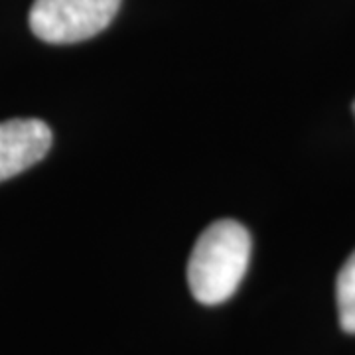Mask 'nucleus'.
Returning a JSON list of instances; mask_svg holds the SVG:
<instances>
[{"mask_svg": "<svg viewBox=\"0 0 355 355\" xmlns=\"http://www.w3.org/2000/svg\"><path fill=\"white\" fill-rule=\"evenodd\" d=\"M354 113H355V103H354Z\"/></svg>", "mask_w": 355, "mask_h": 355, "instance_id": "39448f33", "label": "nucleus"}, {"mask_svg": "<svg viewBox=\"0 0 355 355\" xmlns=\"http://www.w3.org/2000/svg\"><path fill=\"white\" fill-rule=\"evenodd\" d=\"M338 314L343 331L355 334V251L342 266L336 282Z\"/></svg>", "mask_w": 355, "mask_h": 355, "instance_id": "20e7f679", "label": "nucleus"}, {"mask_svg": "<svg viewBox=\"0 0 355 355\" xmlns=\"http://www.w3.org/2000/svg\"><path fill=\"white\" fill-rule=\"evenodd\" d=\"M251 235L239 221L221 219L200 235L188 263V284L198 302L216 306L239 288L249 266Z\"/></svg>", "mask_w": 355, "mask_h": 355, "instance_id": "f257e3e1", "label": "nucleus"}, {"mask_svg": "<svg viewBox=\"0 0 355 355\" xmlns=\"http://www.w3.org/2000/svg\"><path fill=\"white\" fill-rule=\"evenodd\" d=\"M121 0H34L30 30L48 44H77L113 22Z\"/></svg>", "mask_w": 355, "mask_h": 355, "instance_id": "f03ea898", "label": "nucleus"}, {"mask_svg": "<svg viewBox=\"0 0 355 355\" xmlns=\"http://www.w3.org/2000/svg\"><path fill=\"white\" fill-rule=\"evenodd\" d=\"M51 130L38 119L0 123V182L24 172L50 153Z\"/></svg>", "mask_w": 355, "mask_h": 355, "instance_id": "7ed1b4c3", "label": "nucleus"}]
</instances>
